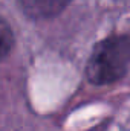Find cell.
Returning a JSON list of instances; mask_svg holds the SVG:
<instances>
[{
    "label": "cell",
    "instance_id": "2",
    "mask_svg": "<svg viewBox=\"0 0 130 131\" xmlns=\"http://www.w3.org/2000/svg\"><path fill=\"white\" fill-rule=\"evenodd\" d=\"M70 0H20L26 15L32 18H51L58 15Z\"/></svg>",
    "mask_w": 130,
    "mask_h": 131
},
{
    "label": "cell",
    "instance_id": "1",
    "mask_svg": "<svg viewBox=\"0 0 130 131\" xmlns=\"http://www.w3.org/2000/svg\"><path fill=\"white\" fill-rule=\"evenodd\" d=\"M130 66V37L116 35L98 43L86 67L87 79L95 85H107L121 79Z\"/></svg>",
    "mask_w": 130,
    "mask_h": 131
},
{
    "label": "cell",
    "instance_id": "3",
    "mask_svg": "<svg viewBox=\"0 0 130 131\" xmlns=\"http://www.w3.org/2000/svg\"><path fill=\"white\" fill-rule=\"evenodd\" d=\"M14 47V34L9 25L0 18V60L6 58Z\"/></svg>",
    "mask_w": 130,
    "mask_h": 131
}]
</instances>
